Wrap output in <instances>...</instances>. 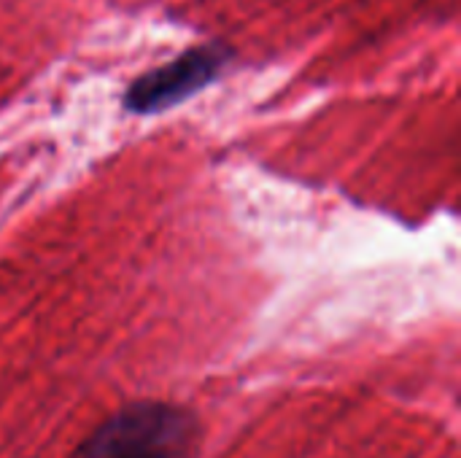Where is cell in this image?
Here are the masks:
<instances>
[{"label": "cell", "instance_id": "2", "mask_svg": "<svg viewBox=\"0 0 461 458\" xmlns=\"http://www.w3.org/2000/svg\"><path fill=\"white\" fill-rule=\"evenodd\" d=\"M232 59L235 49L224 40L194 43L170 62L132 78L122 94V108L135 116L165 113L216 84Z\"/></svg>", "mask_w": 461, "mask_h": 458}, {"label": "cell", "instance_id": "1", "mask_svg": "<svg viewBox=\"0 0 461 458\" xmlns=\"http://www.w3.org/2000/svg\"><path fill=\"white\" fill-rule=\"evenodd\" d=\"M197 418L167 402H135L100 424L70 458H197Z\"/></svg>", "mask_w": 461, "mask_h": 458}]
</instances>
